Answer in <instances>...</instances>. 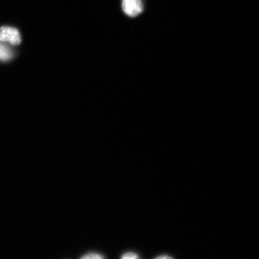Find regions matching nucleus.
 <instances>
[{"mask_svg":"<svg viewBox=\"0 0 259 259\" xmlns=\"http://www.w3.org/2000/svg\"><path fill=\"white\" fill-rule=\"evenodd\" d=\"M0 41L9 42L12 45H18L21 42V35L17 29L11 27H3L0 28Z\"/></svg>","mask_w":259,"mask_h":259,"instance_id":"nucleus-1","label":"nucleus"},{"mask_svg":"<svg viewBox=\"0 0 259 259\" xmlns=\"http://www.w3.org/2000/svg\"><path fill=\"white\" fill-rule=\"evenodd\" d=\"M122 8L125 14L131 17H136L144 11L142 0H122Z\"/></svg>","mask_w":259,"mask_h":259,"instance_id":"nucleus-2","label":"nucleus"},{"mask_svg":"<svg viewBox=\"0 0 259 259\" xmlns=\"http://www.w3.org/2000/svg\"><path fill=\"white\" fill-rule=\"evenodd\" d=\"M14 57V52L5 44L0 43V60L7 61Z\"/></svg>","mask_w":259,"mask_h":259,"instance_id":"nucleus-3","label":"nucleus"},{"mask_svg":"<svg viewBox=\"0 0 259 259\" xmlns=\"http://www.w3.org/2000/svg\"><path fill=\"white\" fill-rule=\"evenodd\" d=\"M80 258L83 259H102L103 258V256L102 254L96 253V252H91V253L84 254Z\"/></svg>","mask_w":259,"mask_h":259,"instance_id":"nucleus-4","label":"nucleus"},{"mask_svg":"<svg viewBox=\"0 0 259 259\" xmlns=\"http://www.w3.org/2000/svg\"><path fill=\"white\" fill-rule=\"evenodd\" d=\"M123 259H136L139 257L138 255L134 252H127L122 255Z\"/></svg>","mask_w":259,"mask_h":259,"instance_id":"nucleus-5","label":"nucleus"},{"mask_svg":"<svg viewBox=\"0 0 259 259\" xmlns=\"http://www.w3.org/2000/svg\"><path fill=\"white\" fill-rule=\"evenodd\" d=\"M171 257L169 256H167L166 255H161L160 256H158L156 258L157 259H164V258H170Z\"/></svg>","mask_w":259,"mask_h":259,"instance_id":"nucleus-6","label":"nucleus"}]
</instances>
